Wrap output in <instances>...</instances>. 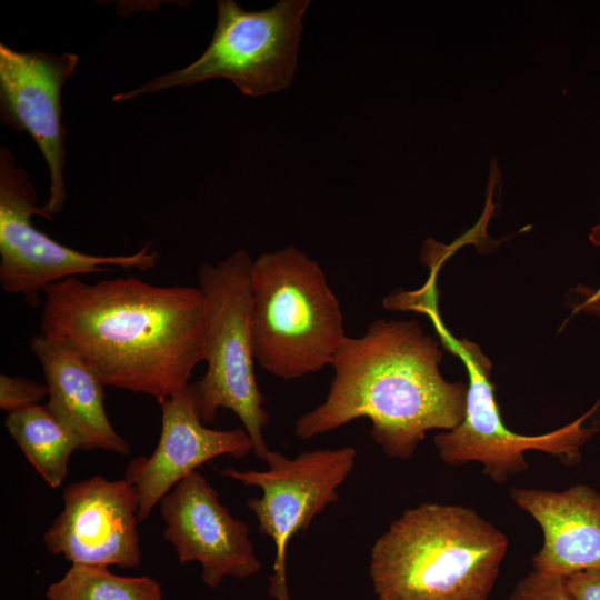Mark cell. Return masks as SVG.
I'll list each match as a JSON object with an SVG mask.
<instances>
[{"label":"cell","mask_w":600,"mask_h":600,"mask_svg":"<svg viewBox=\"0 0 600 600\" xmlns=\"http://www.w3.org/2000/svg\"><path fill=\"white\" fill-rule=\"evenodd\" d=\"M43 296L40 333L78 356L106 386L161 404L190 384L204 360L206 303L198 287L70 277Z\"/></svg>","instance_id":"6da1fadb"},{"label":"cell","mask_w":600,"mask_h":600,"mask_svg":"<svg viewBox=\"0 0 600 600\" xmlns=\"http://www.w3.org/2000/svg\"><path fill=\"white\" fill-rule=\"evenodd\" d=\"M442 358L418 321H373L347 337L324 401L297 419L294 434L307 440L367 418L388 457L409 459L427 431L452 430L464 417L468 387L441 376Z\"/></svg>","instance_id":"7a4b0ae2"},{"label":"cell","mask_w":600,"mask_h":600,"mask_svg":"<svg viewBox=\"0 0 600 600\" xmlns=\"http://www.w3.org/2000/svg\"><path fill=\"white\" fill-rule=\"evenodd\" d=\"M508 544L473 509L426 502L376 540L369 574L378 600H488Z\"/></svg>","instance_id":"3957f363"},{"label":"cell","mask_w":600,"mask_h":600,"mask_svg":"<svg viewBox=\"0 0 600 600\" xmlns=\"http://www.w3.org/2000/svg\"><path fill=\"white\" fill-rule=\"evenodd\" d=\"M251 340L270 374L294 380L331 366L347 339L340 303L319 263L294 246L252 264Z\"/></svg>","instance_id":"277c9868"},{"label":"cell","mask_w":600,"mask_h":600,"mask_svg":"<svg viewBox=\"0 0 600 600\" xmlns=\"http://www.w3.org/2000/svg\"><path fill=\"white\" fill-rule=\"evenodd\" d=\"M252 264L250 254L238 249L216 264L199 267L197 287L206 303L207 369L190 387L204 424L212 423L221 408L233 411L251 438L253 453L266 461L270 449L263 429L269 413L253 367Z\"/></svg>","instance_id":"5b68a950"},{"label":"cell","mask_w":600,"mask_h":600,"mask_svg":"<svg viewBox=\"0 0 600 600\" xmlns=\"http://www.w3.org/2000/svg\"><path fill=\"white\" fill-rule=\"evenodd\" d=\"M309 0H280L269 9L246 11L233 0L217 1L218 20L204 52L189 66L117 93L122 102L144 93L223 78L243 94L259 97L287 88L293 78Z\"/></svg>","instance_id":"8992f818"},{"label":"cell","mask_w":600,"mask_h":600,"mask_svg":"<svg viewBox=\"0 0 600 600\" xmlns=\"http://www.w3.org/2000/svg\"><path fill=\"white\" fill-rule=\"evenodd\" d=\"M426 310L433 319L442 344L460 358L469 378L463 420L454 429L433 438L441 461L448 464L481 462L483 473L497 483L528 469L524 458L528 450L543 451L567 464L577 463L581 447L600 430V420L587 424L600 410V399L581 417L551 432L539 436L512 432L499 411L488 357L474 342L451 336L431 307Z\"/></svg>","instance_id":"52a82bcc"},{"label":"cell","mask_w":600,"mask_h":600,"mask_svg":"<svg viewBox=\"0 0 600 600\" xmlns=\"http://www.w3.org/2000/svg\"><path fill=\"white\" fill-rule=\"evenodd\" d=\"M47 219L37 207L30 174L17 166L9 149H0V284L21 294L29 306L40 304V293L60 280L78 274L101 273L121 268L146 271L156 267L159 254L144 244L138 252L97 256L61 244L38 230L32 216Z\"/></svg>","instance_id":"ba28073f"},{"label":"cell","mask_w":600,"mask_h":600,"mask_svg":"<svg viewBox=\"0 0 600 600\" xmlns=\"http://www.w3.org/2000/svg\"><path fill=\"white\" fill-rule=\"evenodd\" d=\"M357 450L347 446L339 449L306 451L290 459L270 450L268 469L220 470L224 477L244 487H257L261 496L249 498L248 508L254 513L259 531L274 544L269 596L274 600H291L287 583V549L291 539L306 531L311 521L330 503L338 500V488L354 468Z\"/></svg>","instance_id":"9c48e42d"},{"label":"cell","mask_w":600,"mask_h":600,"mask_svg":"<svg viewBox=\"0 0 600 600\" xmlns=\"http://www.w3.org/2000/svg\"><path fill=\"white\" fill-rule=\"evenodd\" d=\"M78 60V54L71 52H20L0 44V118L11 130L28 132L47 161L50 187L42 210L48 220L62 210L67 200L61 89Z\"/></svg>","instance_id":"30bf717a"},{"label":"cell","mask_w":600,"mask_h":600,"mask_svg":"<svg viewBox=\"0 0 600 600\" xmlns=\"http://www.w3.org/2000/svg\"><path fill=\"white\" fill-rule=\"evenodd\" d=\"M63 509L43 536L47 550L72 564L136 568L141 563L138 498L123 478L93 476L67 486Z\"/></svg>","instance_id":"8fae6325"},{"label":"cell","mask_w":600,"mask_h":600,"mask_svg":"<svg viewBox=\"0 0 600 600\" xmlns=\"http://www.w3.org/2000/svg\"><path fill=\"white\" fill-rule=\"evenodd\" d=\"M159 504L164 539L180 563L201 564L207 586L216 588L226 577L244 579L260 571L249 527L229 512L200 472L182 479Z\"/></svg>","instance_id":"7c38bea8"},{"label":"cell","mask_w":600,"mask_h":600,"mask_svg":"<svg viewBox=\"0 0 600 600\" xmlns=\"http://www.w3.org/2000/svg\"><path fill=\"white\" fill-rule=\"evenodd\" d=\"M161 407V431L149 457L132 459L124 479L134 488L138 518L143 521L182 479L219 456L243 458L253 452L244 428L210 429L201 420L190 384Z\"/></svg>","instance_id":"4fadbf2b"},{"label":"cell","mask_w":600,"mask_h":600,"mask_svg":"<svg viewBox=\"0 0 600 600\" xmlns=\"http://www.w3.org/2000/svg\"><path fill=\"white\" fill-rule=\"evenodd\" d=\"M510 497L543 532L533 570L569 577L600 570V492L587 484L563 491L511 488Z\"/></svg>","instance_id":"5bb4252c"},{"label":"cell","mask_w":600,"mask_h":600,"mask_svg":"<svg viewBox=\"0 0 600 600\" xmlns=\"http://www.w3.org/2000/svg\"><path fill=\"white\" fill-rule=\"evenodd\" d=\"M30 347L42 367L47 406L77 436L79 450L129 454V443L108 419L106 384L100 377L73 352L41 333L31 339Z\"/></svg>","instance_id":"9a60e30c"},{"label":"cell","mask_w":600,"mask_h":600,"mask_svg":"<svg viewBox=\"0 0 600 600\" xmlns=\"http://www.w3.org/2000/svg\"><path fill=\"white\" fill-rule=\"evenodd\" d=\"M4 424L30 464L52 489L68 473L72 452L80 449L73 431L47 404L8 413Z\"/></svg>","instance_id":"2e32d148"},{"label":"cell","mask_w":600,"mask_h":600,"mask_svg":"<svg viewBox=\"0 0 600 600\" xmlns=\"http://www.w3.org/2000/svg\"><path fill=\"white\" fill-rule=\"evenodd\" d=\"M47 600H162L160 583L148 576L121 577L103 566L72 564L49 586Z\"/></svg>","instance_id":"e0dca14e"},{"label":"cell","mask_w":600,"mask_h":600,"mask_svg":"<svg viewBox=\"0 0 600 600\" xmlns=\"http://www.w3.org/2000/svg\"><path fill=\"white\" fill-rule=\"evenodd\" d=\"M46 397V383L26 377L0 376V408L8 413L38 406Z\"/></svg>","instance_id":"ac0fdd59"},{"label":"cell","mask_w":600,"mask_h":600,"mask_svg":"<svg viewBox=\"0 0 600 600\" xmlns=\"http://www.w3.org/2000/svg\"><path fill=\"white\" fill-rule=\"evenodd\" d=\"M508 600H574L566 577L532 570L514 586Z\"/></svg>","instance_id":"d6986e66"},{"label":"cell","mask_w":600,"mask_h":600,"mask_svg":"<svg viewBox=\"0 0 600 600\" xmlns=\"http://www.w3.org/2000/svg\"><path fill=\"white\" fill-rule=\"evenodd\" d=\"M567 588L574 600H600V570H588L566 577Z\"/></svg>","instance_id":"ffe728a7"},{"label":"cell","mask_w":600,"mask_h":600,"mask_svg":"<svg viewBox=\"0 0 600 600\" xmlns=\"http://www.w3.org/2000/svg\"><path fill=\"white\" fill-rule=\"evenodd\" d=\"M566 302L573 312H583L600 318V287L591 288L579 283L569 291Z\"/></svg>","instance_id":"44dd1931"},{"label":"cell","mask_w":600,"mask_h":600,"mask_svg":"<svg viewBox=\"0 0 600 600\" xmlns=\"http://www.w3.org/2000/svg\"><path fill=\"white\" fill-rule=\"evenodd\" d=\"M589 240L592 244L600 247V223L592 227L589 234Z\"/></svg>","instance_id":"7402d4cb"}]
</instances>
